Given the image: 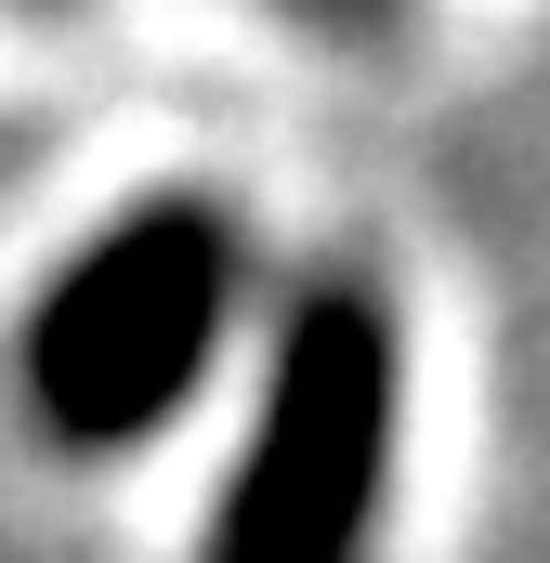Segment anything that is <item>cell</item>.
<instances>
[{
	"label": "cell",
	"instance_id": "obj_1",
	"mask_svg": "<svg viewBox=\"0 0 550 563\" xmlns=\"http://www.w3.org/2000/svg\"><path fill=\"white\" fill-rule=\"evenodd\" d=\"M237 314V223L210 197H144L26 314V407L66 459H119L197 394Z\"/></svg>",
	"mask_w": 550,
	"mask_h": 563
},
{
	"label": "cell",
	"instance_id": "obj_2",
	"mask_svg": "<svg viewBox=\"0 0 550 563\" xmlns=\"http://www.w3.org/2000/svg\"><path fill=\"white\" fill-rule=\"evenodd\" d=\"M394 407H407V341L367 276H315L275 328L250 459L210 511V563H367L381 472H394Z\"/></svg>",
	"mask_w": 550,
	"mask_h": 563
}]
</instances>
